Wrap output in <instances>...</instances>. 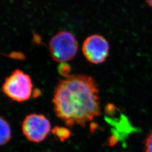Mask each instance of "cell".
Returning <instances> with one entry per match:
<instances>
[{
  "instance_id": "5b68a950",
  "label": "cell",
  "mask_w": 152,
  "mask_h": 152,
  "mask_svg": "<svg viewBox=\"0 0 152 152\" xmlns=\"http://www.w3.org/2000/svg\"><path fill=\"white\" fill-rule=\"evenodd\" d=\"M82 51L90 63L94 64L103 63L108 56V41L103 36L98 34L90 35L83 41Z\"/></svg>"
},
{
  "instance_id": "277c9868",
  "label": "cell",
  "mask_w": 152,
  "mask_h": 152,
  "mask_svg": "<svg viewBox=\"0 0 152 152\" xmlns=\"http://www.w3.org/2000/svg\"><path fill=\"white\" fill-rule=\"evenodd\" d=\"M51 130V124L44 114H28L22 122L23 135L32 142L39 143L44 141Z\"/></svg>"
},
{
  "instance_id": "3957f363",
  "label": "cell",
  "mask_w": 152,
  "mask_h": 152,
  "mask_svg": "<svg viewBox=\"0 0 152 152\" xmlns=\"http://www.w3.org/2000/svg\"><path fill=\"white\" fill-rule=\"evenodd\" d=\"M78 45L74 35L68 31H61L50 39L49 50L52 59L56 62L65 63L73 59Z\"/></svg>"
},
{
  "instance_id": "7a4b0ae2",
  "label": "cell",
  "mask_w": 152,
  "mask_h": 152,
  "mask_svg": "<svg viewBox=\"0 0 152 152\" xmlns=\"http://www.w3.org/2000/svg\"><path fill=\"white\" fill-rule=\"evenodd\" d=\"M33 87L30 76L20 69H15L6 78L2 91L12 100L20 103L31 98L33 92Z\"/></svg>"
},
{
  "instance_id": "9c48e42d",
  "label": "cell",
  "mask_w": 152,
  "mask_h": 152,
  "mask_svg": "<svg viewBox=\"0 0 152 152\" xmlns=\"http://www.w3.org/2000/svg\"><path fill=\"white\" fill-rule=\"evenodd\" d=\"M145 152H152V132L148 135L145 141Z\"/></svg>"
},
{
  "instance_id": "30bf717a",
  "label": "cell",
  "mask_w": 152,
  "mask_h": 152,
  "mask_svg": "<svg viewBox=\"0 0 152 152\" xmlns=\"http://www.w3.org/2000/svg\"><path fill=\"white\" fill-rule=\"evenodd\" d=\"M147 4L152 9V0H146Z\"/></svg>"
},
{
  "instance_id": "6da1fadb",
  "label": "cell",
  "mask_w": 152,
  "mask_h": 152,
  "mask_svg": "<svg viewBox=\"0 0 152 152\" xmlns=\"http://www.w3.org/2000/svg\"><path fill=\"white\" fill-rule=\"evenodd\" d=\"M53 103L56 115L68 127H84L100 113L98 85L85 75L71 74L60 80Z\"/></svg>"
},
{
  "instance_id": "52a82bcc",
  "label": "cell",
  "mask_w": 152,
  "mask_h": 152,
  "mask_svg": "<svg viewBox=\"0 0 152 152\" xmlns=\"http://www.w3.org/2000/svg\"><path fill=\"white\" fill-rule=\"evenodd\" d=\"M51 131L54 136L61 141H65L71 135L70 130L64 127L55 126Z\"/></svg>"
},
{
  "instance_id": "8992f818",
  "label": "cell",
  "mask_w": 152,
  "mask_h": 152,
  "mask_svg": "<svg viewBox=\"0 0 152 152\" xmlns=\"http://www.w3.org/2000/svg\"><path fill=\"white\" fill-rule=\"evenodd\" d=\"M11 127L5 119L0 117V146L6 144L11 139Z\"/></svg>"
},
{
  "instance_id": "ba28073f",
  "label": "cell",
  "mask_w": 152,
  "mask_h": 152,
  "mask_svg": "<svg viewBox=\"0 0 152 152\" xmlns=\"http://www.w3.org/2000/svg\"><path fill=\"white\" fill-rule=\"evenodd\" d=\"M58 71L61 76L66 77L69 76L70 74V67L69 66L65 64V63H61L58 67Z\"/></svg>"
}]
</instances>
